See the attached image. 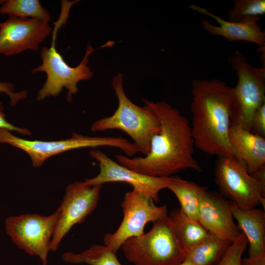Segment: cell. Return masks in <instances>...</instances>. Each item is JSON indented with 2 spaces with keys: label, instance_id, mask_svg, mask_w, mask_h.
I'll return each instance as SVG.
<instances>
[{
  "label": "cell",
  "instance_id": "1",
  "mask_svg": "<svg viewBox=\"0 0 265 265\" xmlns=\"http://www.w3.org/2000/svg\"><path fill=\"white\" fill-rule=\"evenodd\" d=\"M143 101L158 117L160 130L152 137L147 155L130 158L117 154L118 163L152 177H170L187 168L202 172L193 157L194 143L187 118L165 102Z\"/></svg>",
  "mask_w": 265,
  "mask_h": 265
},
{
  "label": "cell",
  "instance_id": "2",
  "mask_svg": "<svg viewBox=\"0 0 265 265\" xmlns=\"http://www.w3.org/2000/svg\"><path fill=\"white\" fill-rule=\"evenodd\" d=\"M231 93L221 80L192 81L191 134L194 145L210 155L235 157L229 139Z\"/></svg>",
  "mask_w": 265,
  "mask_h": 265
},
{
  "label": "cell",
  "instance_id": "3",
  "mask_svg": "<svg viewBox=\"0 0 265 265\" xmlns=\"http://www.w3.org/2000/svg\"><path fill=\"white\" fill-rule=\"evenodd\" d=\"M123 84V75L118 73L112 80L118 100V107L112 115L96 121L91 130H122L132 138L138 152L145 156L149 152L152 137L160 130L159 121L149 106H140L131 102L125 93Z\"/></svg>",
  "mask_w": 265,
  "mask_h": 265
},
{
  "label": "cell",
  "instance_id": "4",
  "mask_svg": "<svg viewBox=\"0 0 265 265\" xmlns=\"http://www.w3.org/2000/svg\"><path fill=\"white\" fill-rule=\"evenodd\" d=\"M228 61L238 78L231 87L230 126L251 131L255 112L265 103V67L253 66L238 50Z\"/></svg>",
  "mask_w": 265,
  "mask_h": 265
},
{
  "label": "cell",
  "instance_id": "5",
  "mask_svg": "<svg viewBox=\"0 0 265 265\" xmlns=\"http://www.w3.org/2000/svg\"><path fill=\"white\" fill-rule=\"evenodd\" d=\"M121 248L134 265H176L185 258L168 215L154 223L148 232L127 239Z\"/></svg>",
  "mask_w": 265,
  "mask_h": 265
},
{
  "label": "cell",
  "instance_id": "6",
  "mask_svg": "<svg viewBox=\"0 0 265 265\" xmlns=\"http://www.w3.org/2000/svg\"><path fill=\"white\" fill-rule=\"evenodd\" d=\"M0 143H6L26 152L30 157L32 165L39 167L48 158L69 150L100 146L118 148L127 156L138 152L133 144L122 137L89 136L73 132L71 138L58 141L29 140L17 137L10 131L0 128Z\"/></svg>",
  "mask_w": 265,
  "mask_h": 265
},
{
  "label": "cell",
  "instance_id": "7",
  "mask_svg": "<svg viewBox=\"0 0 265 265\" xmlns=\"http://www.w3.org/2000/svg\"><path fill=\"white\" fill-rule=\"evenodd\" d=\"M60 25H55L51 47L42 48L40 55L42 63L33 69L31 72H44L47 80L37 95V100L41 101L47 97L57 96L65 87L68 90L67 100L71 101L72 96L78 91V83L83 80H88L93 73L87 66L89 55L95 50L89 44L85 54L80 63L75 67H70L64 60L55 47L56 33Z\"/></svg>",
  "mask_w": 265,
  "mask_h": 265
},
{
  "label": "cell",
  "instance_id": "8",
  "mask_svg": "<svg viewBox=\"0 0 265 265\" xmlns=\"http://www.w3.org/2000/svg\"><path fill=\"white\" fill-rule=\"evenodd\" d=\"M215 181L223 196L241 209L265 207V185L251 175L245 165L235 157H218Z\"/></svg>",
  "mask_w": 265,
  "mask_h": 265
},
{
  "label": "cell",
  "instance_id": "9",
  "mask_svg": "<svg viewBox=\"0 0 265 265\" xmlns=\"http://www.w3.org/2000/svg\"><path fill=\"white\" fill-rule=\"evenodd\" d=\"M59 216L58 209L48 216L35 213L11 216L5 220L6 232L19 248L38 257L43 265H47Z\"/></svg>",
  "mask_w": 265,
  "mask_h": 265
},
{
  "label": "cell",
  "instance_id": "10",
  "mask_svg": "<svg viewBox=\"0 0 265 265\" xmlns=\"http://www.w3.org/2000/svg\"><path fill=\"white\" fill-rule=\"evenodd\" d=\"M154 202L134 189L128 191L121 204L122 221L114 233L105 235V245L116 253L127 239L143 234L147 223H154L168 215L166 206H157Z\"/></svg>",
  "mask_w": 265,
  "mask_h": 265
},
{
  "label": "cell",
  "instance_id": "11",
  "mask_svg": "<svg viewBox=\"0 0 265 265\" xmlns=\"http://www.w3.org/2000/svg\"><path fill=\"white\" fill-rule=\"evenodd\" d=\"M102 185L89 186L84 182L68 185L58 209L59 216L51 243V251H55L73 226L81 224L96 209Z\"/></svg>",
  "mask_w": 265,
  "mask_h": 265
},
{
  "label": "cell",
  "instance_id": "12",
  "mask_svg": "<svg viewBox=\"0 0 265 265\" xmlns=\"http://www.w3.org/2000/svg\"><path fill=\"white\" fill-rule=\"evenodd\" d=\"M90 155L98 162L100 172L96 176L85 180L84 182L87 185L125 182L131 185L133 189L149 197L155 202L159 200V192L167 188L170 177H152L134 171L115 162L99 150H91Z\"/></svg>",
  "mask_w": 265,
  "mask_h": 265
},
{
  "label": "cell",
  "instance_id": "13",
  "mask_svg": "<svg viewBox=\"0 0 265 265\" xmlns=\"http://www.w3.org/2000/svg\"><path fill=\"white\" fill-rule=\"evenodd\" d=\"M52 30L45 21L9 16L0 27V53L12 55L27 50L35 51Z\"/></svg>",
  "mask_w": 265,
  "mask_h": 265
},
{
  "label": "cell",
  "instance_id": "14",
  "mask_svg": "<svg viewBox=\"0 0 265 265\" xmlns=\"http://www.w3.org/2000/svg\"><path fill=\"white\" fill-rule=\"evenodd\" d=\"M234 218L229 200L217 192H205L199 208V221L212 236L234 242L241 232Z\"/></svg>",
  "mask_w": 265,
  "mask_h": 265
},
{
  "label": "cell",
  "instance_id": "15",
  "mask_svg": "<svg viewBox=\"0 0 265 265\" xmlns=\"http://www.w3.org/2000/svg\"><path fill=\"white\" fill-rule=\"evenodd\" d=\"M188 7L212 18L219 24V26H215L206 19L202 20L203 29L211 34L222 36L230 42H250L259 47V51L265 52V33L258 24L260 17H251L239 22H230L223 20L198 5L190 4Z\"/></svg>",
  "mask_w": 265,
  "mask_h": 265
},
{
  "label": "cell",
  "instance_id": "16",
  "mask_svg": "<svg viewBox=\"0 0 265 265\" xmlns=\"http://www.w3.org/2000/svg\"><path fill=\"white\" fill-rule=\"evenodd\" d=\"M229 139L235 157L245 165L250 175L265 165V137L230 126Z\"/></svg>",
  "mask_w": 265,
  "mask_h": 265
},
{
  "label": "cell",
  "instance_id": "17",
  "mask_svg": "<svg viewBox=\"0 0 265 265\" xmlns=\"http://www.w3.org/2000/svg\"><path fill=\"white\" fill-rule=\"evenodd\" d=\"M234 217L238 227L249 245V257L265 253V212L255 208L241 209L232 203Z\"/></svg>",
  "mask_w": 265,
  "mask_h": 265
},
{
  "label": "cell",
  "instance_id": "18",
  "mask_svg": "<svg viewBox=\"0 0 265 265\" xmlns=\"http://www.w3.org/2000/svg\"><path fill=\"white\" fill-rule=\"evenodd\" d=\"M167 188L178 199L182 211L190 218L199 221L201 202L207 188L178 176H170Z\"/></svg>",
  "mask_w": 265,
  "mask_h": 265
},
{
  "label": "cell",
  "instance_id": "19",
  "mask_svg": "<svg viewBox=\"0 0 265 265\" xmlns=\"http://www.w3.org/2000/svg\"><path fill=\"white\" fill-rule=\"evenodd\" d=\"M168 216L184 250L212 236L199 221L187 216L180 208L172 211Z\"/></svg>",
  "mask_w": 265,
  "mask_h": 265
},
{
  "label": "cell",
  "instance_id": "20",
  "mask_svg": "<svg viewBox=\"0 0 265 265\" xmlns=\"http://www.w3.org/2000/svg\"><path fill=\"white\" fill-rule=\"evenodd\" d=\"M232 243L213 236L184 250L185 259L195 265H215Z\"/></svg>",
  "mask_w": 265,
  "mask_h": 265
},
{
  "label": "cell",
  "instance_id": "21",
  "mask_svg": "<svg viewBox=\"0 0 265 265\" xmlns=\"http://www.w3.org/2000/svg\"><path fill=\"white\" fill-rule=\"evenodd\" d=\"M116 253L105 245L95 244L80 253H64L62 259L64 262L74 264L122 265Z\"/></svg>",
  "mask_w": 265,
  "mask_h": 265
},
{
  "label": "cell",
  "instance_id": "22",
  "mask_svg": "<svg viewBox=\"0 0 265 265\" xmlns=\"http://www.w3.org/2000/svg\"><path fill=\"white\" fill-rule=\"evenodd\" d=\"M0 14L23 18H36L49 22L50 12L38 0H8L0 6Z\"/></svg>",
  "mask_w": 265,
  "mask_h": 265
},
{
  "label": "cell",
  "instance_id": "23",
  "mask_svg": "<svg viewBox=\"0 0 265 265\" xmlns=\"http://www.w3.org/2000/svg\"><path fill=\"white\" fill-rule=\"evenodd\" d=\"M265 14V0H235L228 16L230 22H239Z\"/></svg>",
  "mask_w": 265,
  "mask_h": 265
},
{
  "label": "cell",
  "instance_id": "24",
  "mask_svg": "<svg viewBox=\"0 0 265 265\" xmlns=\"http://www.w3.org/2000/svg\"><path fill=\"white\" fill-rule=\"evenodd\" d=\"M248 244L244 235L240 232L224 255L215 265H241L242 256Z\"/></svg>",
  "mask_w": 265,
  "mask_h": 265
},
{
  "label": "cell",
  "instance_id": "25",
  "mask_svg": "<svg viewBox=\"0 0 265 265\" xmlns=\"http://www.w3.org/2000/svg\"><path fill=\"white\" fill-rule=\"evenodd\" d=\"M251 132L265 136V103L255 112L252 122Z\"/></svg>",
  "mask_w": 265,
  "mask_h": 265
},
{
  "label": "cell",
  "instance_id": "26",
  "mask_svg": "<svg viewBox=\"0 0 265 265\" xmlns=\"http://www.w3.org/2000/svg\"><path fill=\"white\" fill-rule=\"evenodd\" d=\"M14 86L12 83L0 81V93L6 94L10 98V104L15 106L20 101L26 98L27 91L22 90L19 92L13 91Z\"/></svg>",
  "mask_w": 265,
  "mask_h": 265
},
{
  "label": "cell",
  "instance_id": "27",
  "mask_svg": "<svg viewBox=\"0 0 265 265\" xmlns=\"http://www.w3.org/2000/svg\"><path fill=\"white\" fill-rule=\"evenodd\" d=\"M241 265H265V253L256 257L242 259Z\"/></svg>",
  "mask_w": 265,
  "mask_h": 265
},
{
  "label": "cell",
  "instance_id": "28",
  "mask_svg": "<svg viewBox=\"0 0 265 265\" xmlns=\"http://www.w3.org/2000/svg\"><path fill=\"white\" fill-rule=\"evenodd\" d=\"M176 265H195L191 261L188 259H184L183 261Z\"/></svg>",
  "mask_w": 265,
  "mask_h": 265
},
{
  "label": "cell",
  "instance_id": "29",
  "mask_svg": "<svg viewBox=\"0 0 265 265\" xmlns=\"http://www.w3.org/2000/svg\"><path fill=\"white\" fill-rule=\"evenodd\" d=\"M2 23H0V27L2 26Z\"/></svg>",
  "mask_w": 265,
  "mask_h": 265
}]
</instances>
